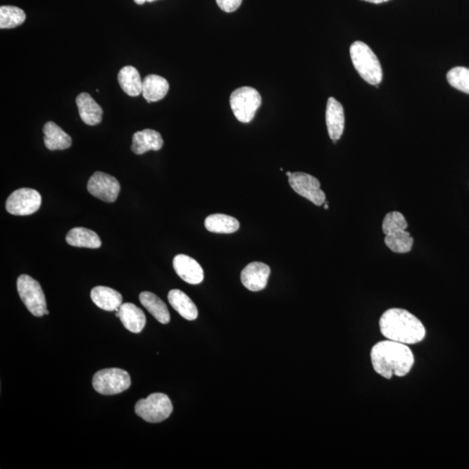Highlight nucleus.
<instances>
[{"mask_svg":"<svg viewBox=\"0 0 469 469\" xmlns=\"http://www.w3.org/2000/svg\"><path fill=\"white\" fill-rule=\"evenodd\" d=\"M374 370L382 377H404L414 366L415 357L408 345L388 340L377 342L371 349Z\"/></svg>","mask_w":469,"mask_h":469,"instance_id":"1","label":"nucleus"},{"mask_svg":"<svg viewBox=\"0 0 469 469\" xmlns=\"http://www.w3.org/2000/svg\"><path fill=\"white\" fill-rule=\"evenodd\" d=\"M379 325L383 337L406 345L419 344L426 337L423 323L404 308H389L383 313Z\"/></svg>","mask_w":469,"mask_h":469,"instance_id":"2","label":"nucleus"},{"mask_svg":"<svg viewBox=\"0 0 469 469\" xmlns=\"http://www.w3.org/2000/svg\"><path fill=\"white\" fill-rule=\"evenodd\" d=\"M408 223L400 212L393 211L385 215L382 222V232L386 234L385 244L391 251L404 254L411 251L414 238L408 232Z\"/></svg>","mask_w":469,"mask_h":469,"instance_id":"3","label":"nucleus"},{"mask_svg":"<svg viewBox=\"0 0 469 469\" xmlns=\"http://www.w3.org/2000/svg\"><path fill=\"white\" fill-rule=\"evenodd\" d=\"M354 67L363 80L371 85L382 80V69L375 52L362 41H356L349 49Z\"/></svg>","mask_w":469,"mask_h":469,"instance_id":"4","label":"nucleus"},{"mask_svg":"<svg viewBox=\"0 0 469 469\" xmlns=\"http://www.w3.org/2000/svg\"><path fill=\"white\" fill-rule=\"evenodd\" d=\"M230 104L237 120L248 124L255 118L256 111L262 104V96L255 88L243 87L232 93Z\"/></svg>","mask_w":469,"mask_h":469,"instance_id":"5","label":"nucleus"},{"mask_svg":"<svg viewBox=\"0 0 469 469\" xmlns=\"http://www.w3.org/2000/svg\"><path fill=\"white\" fill-rule=\"evenodd\" d=\"M130 385L132 380L128 372L121 368H104L93 375V388L104 396L120 394L127 390Z\"/></svg>","mask_w":469,"mask_h":469,"instance_id":"6","label":"nucleus"},{"mask_svg":"<svg viewBox=\"0 0 469 469\" xmlns=\"http://www.w3.org/2000/svg\"><path fill=\"white\" fill-rule=\"evenodd\" d=\"M173 406L170 398L165 394H151L145 399L136 404L135 412L145 422L151 423H162L173 414Z\"/></svg>","mask_w":469,"mask_h":469,"instance_id":"7","label":"nucleus"},{"mask_svg":"<svg viewBox=\"0 0 469 469\" xmlns=\"http://www.w3.org/2000/svg\"><path fill=\"white\" fill-rule=\"evenodd\" d=\"M17 289L22 301L33 315L40 318L46 315V296L38 281L28 275H21L17 280Z\"/></svg>","mask_w":469,"mask_h":469,"instance_id":"8","label":"nucleus"},{"mask_svg":"<svg viewBox=\"0 0 469 469\" xmlns=\"http://www.w3.org/2000/svg\"><path fill=\"white\" fill-rule=\"evenodd\" d=\"M42 197L36 189L21 188L11 194L6 200V211L14 215H29L39 210Z\"/></svg>","mask_w":469,"mask_h":469,"instance_id":"9","label":"nucleus"},{"mask_svg":"<svg viewBox=\"0 0 469 469\" xmlns=\"http://www.w3.org/2000/svg\"><path fill=\"white\" fill-rule=\"evenodd\" d=\"M289 185L297 194L311 201L316 206H321L326 202V195L322 191L321 184L318 178L304 173H294L289 177Z\"/></svg>","mask_w":469,"mask_h":469,"instance_id":"10","label":"nucleus"},{"mask_svg":"<svg viewBox=\"0 0 469 469\" xmlns=\"http://www.w3.org/2000/svg\"><path fill=\"white\" fill-rule=\"evenodd\" d=\"M87 189L96 199L104 202L113 203L118 199L121 186L117 178L101 171H96L89 180Z\"/></svg>","mask_w":469,"mask_h":469,"instance_id":"11","label":"nucleus"},{"mask_svg":"<svg viewBox=\"0 0 469 469\" xmlns=\"http://www.w3.org/2000/svg\"><path fill=\"white\" fill-rule=\"evenodd\" d=\"M270 275V268L261 262H253L244 268L241 273L242 284L253 292L265 289Z\"/></svg>","mask_w":469,"mask_h":469,"instance_id":"12","label":"nucleus"},{"mask_svg":"<svg viewBox=\"0 0 469 469\" xmlns=\"http://www.w3.org/2000/svg\"><path fill=\"white\" fill-rule=\"evenodd\" d=\"M173 268L178 277L189 284H199L204 280L203 268L191 256L182 254L175 256Z\"/></svg>","mask_w":469,"mask_h":469,"instance_id":"13","label":"nucleus"},{"mask_svg":"<svg viewBox=\"0 0 469 469\" xmlns=\"http://www.w3.org/2000/svg\"><path fill=\"white\" fill-rule=\"evenodd\" d=\"M327 133L334 144L341 139L345 126V115L342 104L334 98L327 99L326 108Z\"/></svg>","mask_w":469,"mask_h":469,"instance_id":"14","label":"nucleus"},{"mask_svg":"<svg viewBox=\"0 0 469 469\" xmlns=\"http://www.w3.org/2000/svg\"><path fill=\"white\" fill-rule=\"evenodd\" d=\"M163 139L161 134L156 130L145 129L134 134L132 151L137 155H142L150 151L161 150Z\"/></svg>","mask_w":469,"mask_h":469,"instance_id":"15","label":"nucleus"},{"mask_svg":"<svg viewBox=\"0 0 469 469\" xmlns=\"http://www.w3.org/2000/svg\"><path fill=\"white\" fill-rule=\"evenodd\" d=\"M76 104L82 121L88 125L100 124L103 118L101 106L87 92L80 93L77 96Z\"/></svg>","mask_w":469,"mask_h":469,"instance_id":"16","label":"nucleus"},{"mask_svg":"<svg viewBox=\"0 0 469 469\" xmlns=\"http://www.w3.org/2000/svg\"><path fill=\"white\" fill-rule=\"evenodd\" d=\"M118 318L125 329L132 333H140L146 325L144 313L133 304H123L118 310Z\"/></svg>","mask_w":469,"mask_h":469,"instance_id":"17","label":"nucleus"},{"mask_svg":"<svg viewBox=\"0 0 469 469\" xmlns=\"http://www.w3.org/2000/svg\"><path fill=\"white\" fill-rule=\"evenodd\" d=\"M91 299L96 306L106 311H118L123 304L121 294L109 287H95L92 289Z\"/></svg>","mask_w":469,"mask_h":469,"instance_id":"18","label":"nucleus"},{"mask_svg":"<svg viewBox=\"0 0 469 469\" xmlns=\"http://www.w3.org/2000/svg\"><path fill=\"white\" fill-rule=\"evenodd\" d=\"M43 132L44 145L48 150L63 151L72 146V137L54 122H47L44 126Z\"/></svg>","mask_w":469,"mask_h":469,"instance_id":"19","label":"nucleus"},{"mask_svg":"<svg viewBox=\"0 0 469 469\" xmlns=\"http://www.w3.org/2000/svg\"><path fill=\"white\" fill-rule=\"evenodd\" d=\"M169 88L168 81L165 77L151 74L143 80L142 94L148 103L158 102L165 98Z\"/></svg>","mask_w":469,"mask_h":469,"instance_id":"20","label":"nucleus"},{"mask_svg":"<svg viewBox=\"0 0 469 469\" xmlns=\"http://www.w3.org/2000/svg\"><path fill=\"white\" fill-rule=\"evenodd\" d=\"M169 303L175 311L188 321L197 318L199 311L194 303L185 293L180 289L170 290L168 295Z\"/></svg>","mask_w":469,"mask_h":469,"instance_id":"21","label":"nucleus"},{"mask_svg":"<svg viewBox=\"0 0 469 469\" xmlns=\"http://www.w3.org/2000/svg\"><path fill=\"white\" fill-rule=\"evenodd\" d=\"M118 80L126 94L130 96L142 94L143 80L135 67L127 65L122 68L118 73Z\"/></svg>","mask_w":469,"mask_h":469,"instance_id":"22","label":"nucleus"},{"mask_svg":"<svg viewBox=\"0 0 469 469\" xmlns=\"http://www.w3.org/2000/svg\"><path fill=\"white\" fill-rule=\"evenodd\" d=\"M65 240L67 244L74 247L99 249L102 245L98 234L83 227L70 230L66 234Z\"/></svg>","mask_w":469,"mask_h":469,"instance_id":"23","label":"nucleus"},{"mask_svg":"<svg viewBox=\"0 0 469 469\" xmlns=\"http://www.w3.org/2000/svg\"><path fill=\"white\" fill-rule=\"evenodd\" d=\"M141 304L151 313L159 323L167 325L170 321V315L166 304L155 294L144 292L139 295Z\"/></svg>","mask_w":469,"mask_h":469,"instance_id":"24","label":"nucleus"},{"mask_svg":"<svg viewBox=\"0 0 469 469\" xmlns=\"http://www.w3.org/2000/svg\"><path fill=\"white\" fill-rule=\"evenodd\" d=\"M208 232L213 233L230 234L239 229L240 223L237 219L225 214H213L208 215L204 222Z\"/></svg>","mask_w":469,"mask_h":469,"instance_id":"25","label":"nucleus"},{"mask_svg":"<svg viewBox=\"0 0 469 469\" xmlns=\"http://www.w3.org/2000/svg\"><path fill=\"white\" fill-rule=\"evenodd\" d=\"M26 15L17 6H2L0 7V28L13 29L24 23Z\"/></svg>","mask_w":469,"mask_h":469,"instance_id":"26","label":"nucleus"},{"mask_svg":"<svg viewBox=\"0 0 469 469\" xmlns=\"http://www.w3.org/2000/svg\"><path fill=\"white\" fill-rule=\"evenodd\" d=\"M446 80L452 87L469 94V68L455 67L446 74Z\"/></svg>","mask_w":469,"mask_h":469,"instance_id":"27","label":"nucleus"},{"mask_svg":"<svg viewBox=\"0 0 469 469\" xmlns=\"http://www.w3.org/2000/svg\"><path fill=\"white\" fill-rule=\"evenodd\" d=\"M219 8L225 13H234L239 8L243 0H215Z\"/></svg>","mask_w":469,"mask_h":469,"instance_id":"28","label":"nucleus"},{"mask_svg":"<svg viewBox=\"0 0 469 469\" xmlns=\"http://www.w3.org/2000/svg\"><path fill=\"white\" fill-rule=\"evenodd\" d=\"M363 1L370 2L372 4H382L389 1V0H363Z\"/></svg>","mask_w":469,"mask_h":469,"instance_id":"29","label":"nucleus"},{"mask_svg":"<svg viewBox=\"0 0 469 469\" xmlns=\"http://www.w3.org/2000/svg\"><path fill=\"white\" fill-rule=\"evenodd\" d=\"M137 5H144L145 2H154L156 0H134Z\"/></svg>","mask_w":469,"mask_h":469,"instance_id":"30","label":"nucleus"},{"mask_svg":"<svg viewBox=\"0 0 469 469\" xmlns=\"http://www.w3.org/2000/svg\"><path fill=\"white\" fill-rule=\"evenodd\" d=\"M286 175H287V176L290 177V176H292V173H289V171H288V173H286Z\"/></svg>","mask_w":469,"mask_h":469,"instance_id":"31","label":"nucleus"},{"mask_svg":"<svg viewBox=\"0 0 469 469\" xmlns=\"http://www.w3.org/2000/svg\"><path fill=\"white\" fill-rule=\"evenodd\" d=\"M325 210H327V208H329V206H327V204H325Z\"/></svg>","mask_w":469,"mask_h":469,"instance_id":"32","label":"nucleus"},{"mask_svg":"<svg viewBox=\"0 0 469 469\" xmlns=\"http://www.w3.org/2000/svg\"><path fill=\"white\" fill-rule=\"evenodd\" d=\"M46 315H49V311H46Z\"/></svg>","mask_w":469,"mask_h":469,"instance_id":"33","label":"nucleus"}]
</instances>
